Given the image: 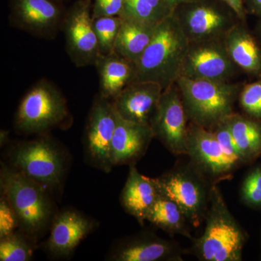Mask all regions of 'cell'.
Returning a JSON list of instances; mask_svg holds the SVG:
<instances>
[{
  "mask_svg": "<svg viewBox=\"0 0 261 261\" xmlns=\"http://www.w3.org/2000/svg\"><path fill=\"white\" fill-rule=\"evenodd\" d=\"M190 41L176 15L155 27L152 40L135 63L137 80L159 84L163 89L181 77Z\"/></svg>",
  "mask_w": 261,
  "mask_h": 261,
  "instance_id": "1",
  "label": "cell"
},
{
  "mask_svg": "<svg viewBox=\"0 0 261 261\" xmlns=\"http://www.w3.org/2000/svg\"><path fill=\"white\" fill-rule=\"evenodd\" d=\"M2 195L14 209L20 231L36 240L53 222V207L45 187L27 175L2 163Z\"/></svg>",
  "mask_w": 261,
  "mask_h": 261,
  "instance_id": "2",
  "label": "cell"
},
{
  "mask_svg": "<svg viewBox=\"0 0 261 261\" xmlns=\"http://www.w3.org/2000/svg\"><path fill=\"white\" fill-rule=\"evenodd\" d=\"M205 231L193 240V250L204 261H240L246 236L228 210L221 190L214 185L205 216Z\"/></svg>",
  "mask_w": 261,
  "mask_h": 261,
  "instance_id": "3",
  "label": "cell"
},
{
  "mask_svg": "<svg viewBox=\"0 0 261 261\" xmlns=\"http://www.w3.org/2000/svg\"><path fill=\"white\" fill-rule=\"evenodd\" d=\"M176 84L189 121L209 130L232 114L241 90L230 82L180 77Z\"/></svg>",
  "mask_w": 261,
  "mask_h": 261,
  "instance_id": "4",
  "label": "cell"
},
{
  "mask_svg": "<svg viewBox=\"0 0 261 261\" xmlns=\"http://www.w3.org/2000/svg\"><path fill=\"white\" fill-rule=\"evenodd\" d=\"M66 99L54 84L39 80L24 95L15 114V129L25 135L42 134L69 118Z\"/></svg>",
  "mask_w": 261,
  "mask_h": 261,
  "instance_id": "5",
  "label": "cell"
},
{
  "mask_svg": "<svg viewBox=\"0 0 261 261\" xmlns=\"http://www.w3.org/2000/svg\"><path fill=\"white\" fill-rule=\"evenodd\" d=\"M157 180L161 195L174 201L192 226H200L205 219L214 185L209 187V180L192 163L175 168Z\"/></svg>",
  "mask_w": 261,
  "mask_h": 261,
  "instance_id": "6",
  "label": "cell"
},
{
  "mask_svg": "<svg viewBox=\"0 0 261 261\" xmlns=\"http://www.w3.org/2000/svg\"><path fill=\"white\" fill-rule=\"evenodd\" d=\"M10 161L15 169L44 187L58 186L64 177V155L48 137L20 142L10 151Z\"/></svg>",
  "mask_w": 261,
  "mask_h": 261,
  "instance_id": "7",
  "label": "cell"
},
{
  "mask_svg": "<svg viewBox=\"0 0 261 261\" xmlns=\"http://www.w3.org/2000/svg\"><path fill=\"white\" fill-rule=\"evenodd\" d=\"M174 15L190 42L224 39L240 20L220 0H198L179 5Z\"/></svg>",
  "mask_w": 261,
  "mask_h": 261,
  "instance_id": "8",
  "label": "cell"
},
{
  "mask_svg": "<svg viewBox=\"0 0 261 261\" xmlns=\"http://www.w3.org/2000/svg\"><path fill=\"white\" fill-rule=\"evenodd\" d=\"M62 32L65 49L78 67L95 65L100 56L92 18V0H77L67 9Z\"/></svg>",
  "mask_w": 261,
  "mask_h": 261,
  "instance_id": "9",
  "label": "cell"
},
{
  "mask_svg": "<svg viewBox=\"0 0 261 261\" xmlns=\"http://www.w3.org/2000/svg\"><path fill=\"white\" fill-rule=\"evenodd\" d=\"M67 9L56 0H9V22L33 37L51 40L62 32Z\"/></svg>",
  "mask_w": 261,
  "mask_h": 261,
  "instance_id": "10",
  "label": "cell"
},
{
  "mask_svg": "<svg viewBox=\"0 0 261 261\" xmlns=\"http://www.w3.org/2000/svg\"><path fill=\"white\" fill-rule=\"evenodd\" d=\"M117 117L113 100L97 94L86 123L84 147L90 163L105 172L113 167L111 145Z\"/></svg>",
  "mask_w": 261,
  "mask_h": 261,
  "instance_id": "11",
  "label": "cell"
},
{
  "mask_svg": "<svg viewBox=\"0 0 261 261\" xmlns=\"http://www.w3.org/2000/svg\"><path fill=\"white\" fill-rule=\"evenodd\" d=\"M238 66L225 47L224 39L190 42L181 77L190 80L230 82Z\"/></svg>",
  "mask_w": 261,
  "mask_h": 261,
  "instance_id": "12",
  "label": "cell"
},
{
  "mask_svg": "<svg viewBox=\"0 0 261 261\" xmlns=\"http://www.w3.org/2000/svg\"><path fill=\"white\" fill-rule=\"evenodd\" d=\"M189 121L176 84L163 90L152 128L159 139L173 154L187 153Z\"/></svg>",
  "mask_w": 261,
  "mask_h": 261,
  "instance_id": "13",
  "label": "cell"
},
{
  "mask_svg": "<svg viewBox=\"0 0 261 261\" xmlns=\"http://www.w3.org/2000/svg\"><path fill=\"white\" fill-rule=\"evenodd\" d=\"M187 155L211 182L229 179L236 170L225 155L214 132L191 123L189 127Z\"/></svg>",
  "mask_w": 261,
  "mask_h": 261,
  "instance_id": "14",
  "label": "cell"
},
{
  "mask_svg": "<svg viewBox=\"0 0 261 261\" xmlns=\"http://www.w3.org/2000/svg\"><path fill=\"white\" fill-rule=\"evenodd\" d=\"M163 90L155 82L136 80L113 99V106L123 119L151 127Z\"/></svg>",
  "mask_w": 261,
  "mask_h": 261,
  "instance_id": "15",
  "label": "cell"
},
{
  "mask_svg": "<svg viewBox=\"0 0 261 261\" xmlns=\"http://www.w3.org/2000/svg\"><path fill=\"white\" fill-rule=\"evenodd\" d=\"M94 226V221L85 215L73 209H65L53 220L46 248L54 257L68 256Z\"/></svg>",
  "mask_w": 261,
  "mask_h": 261,
  "instance_id": "16",
  "label": "cell"
},
{
  "mask_svg": "<svg viewBox=\"0 0 261 261\" xmlns=\"http://www.w3.org/2000/svg\"><path fill=\"white\" fill-rule=\"evenodd\" d=\"M177 244L150 233H140L120 242L108 255L113 261L182 260Z\"/></svg>",
  "mask_w": 261,
  "mask_h": 261,
  "instance_id": "17",
  "label": "cell"
},
{
  "mask_svg": "<svg viewBox=\"0 0 261 261\" xmlns=\"http://www.w3.org/2000/svg\"><path fill=\"white\" fill-rule=\"evenodd\" d=\"M154 137L150 126L126 121L118 115L111 145L113 166L135 164L145 154Z\"/></svg>",
  "mask_w": 261,
  "mask_h": 261,
  "instance_id": "18",
  "label": "cell"
},
{
  "mask_svg": "<svg viewBox=\"0 0 261 261\" xmlns=\"http://www.w3.org/2000/svg\"><path fill=\"white\" fill-rule=\"evenodd\" d=\"M160 195L161 192L157 178L141 174L135 164L130 165L128 178L120 197V202L124 210L142 225Z\"/></svg>",
  "mask_w": 261,
  "mask_h": 261,
  "instance_id": "19",
  "label": "cell"
},
{
  "mask_svg": "<svg viewBox=\"0 0 261 261\" xmlns=\"http://www.w3.org/2000/svg\"><path fill=\"white\" fill-rule=\"evenodd\" d=\"M94 66L99 75V94L111 100L137 80L135 63L116 53L100 55Z\"/></svg>",
  "mask_w": 261,
  "mask_h": 261,
  "instance_id": "20",
  "label": "cell"
},
{
  "mask_svg": "<svg viewBox=\"0 0 261 261\" xmlns=\"http://www.w3.org/2000/svg\"><path fill=\"white\" fill-rule=\"evenodd\" d=\"M225 47L233 63L247 73H261V49L254 37L242 23L233 27L225 36Z\"/></svg>",
  "mask_w": 261,
  "mask_h": 261,
  "instance_id": "21",
  "label": "cell"
},
{
  "mask_svg": "<svg viewBox=\"0 0 261 261\" xmlns=\"http://www.w3.org/2000/svg\"><path fill=\"white\" fill-rule=\"evenodd\" d=\"M244 163L261 154V123L250 117L233 113L226 118Z\"/></svg>",
  "mask_w": 261,
  "mask_h": 261,
  "instance_id": "22",
  "label": "cell"
},
{
  "mask_svg": "<svg viewBox=\"0 0 261 261\" xmlns=\"http://www.w3.org/2000/svg\"><path fill=\"white\" fill-rule=\"evenodd\" d=\"M122 20L114 53L136 63L152 40L156 27Z\"/></svg>",
  "mask_w": 261,
  "mask_h": 261,
  "instance_id": "23",
  "label": "cell"
},
{
  "mask_svg": "<svg viewBox=\"0 0 261 261\" xmlns=\"http://www.w3.org/2000/svg\"><path fill=\"white\" fill-rule=\"evenodd\" d=\"M145 220L170 234L179 233L192 239L187 227L189 221L183 211L174 201L165 196H159Z\"/></svg>",
  "mask_w": 261,
  "mask_h": 261,
  "instance_id": "24",
  "label": "cell"
},
{
  "mask_svg": "<svg viewBox=\"0 0 261 261\" xmlns=\"http://www.w3.org/2000/svg\"><path fill=\"white\" fill-rule=\"evenodd\" d=\"M176 9L171 0H125L120 17L155 27L173 15Z\"/></svg>",
  "mask_w": 261,
  "mask_h": 261,
  "instance_id": "25",
  "label": "cell"
},
{
  "mask_svg": "<svg viewBox=\"0 0 261 261\" xmlns=\"http://www.w3.org/2000/svg\"><path fill=\"white\" fill-rule=\"evenodd\" d=\"M32 241V239L21 231L0 238V260H30L34 254Z\"/></svg>",
  "mask_w": 261,
  "mask_h": 261,
  "instance_id": "26",
  "label": "cell"
},
{
  "mask_svg": "<svg viewBox=\"0 0 261 261\" xmlns=\"http://www.w3.org/2000/svg\"><path fill=\"white\" fill-rule=\"evenodd\" d=\"M122 18L120 16L101 17L93 19V25L100 55H111L114 53Z\"/></svg>",
  "mask_w": 261,
  "mask_h": 261,
  "instance_id": "27",
  "label": "cell"
},
{
  "mask_svg": "<svg viewBox=\"0 0 261 261\" xmlns=\"http://www.w3.org/2000/svg\"><path fill=\"white\" fill-rule=\"evenodd\" d=\"M238 99L248 117L261 122V80L246 84L240 90Z\"/></svg>",
  "mask_w": 261,
  "mask_h": 261,
  "instance_id": "28",
  "label": "cell"
},
{
  "mask_svg": "<svg viewBox=\"0 0 261 261\" xmlns=\"http://www.w3.org/2000/svg\"><path fill=\"white\" fill-rule=\"evenodd\" d=\"M211 130L214 132L216 139L219 141L225 155L227 157L228 161L231 163L234 168L237 169L239 166L244 164L241 154L239 152L238 147L233 140L232 134L228 126L226 118Z\"/></svg>",
  "mask_w": 261,
  "mask_h": 261,
  "instance_id": "29",
  "label": "cell"
},
{
  "mask_svg": "<svg viewBox=\"0 0 261 261\" xmlns=\"http://www.w3.org/2000/svg\"><path fill=\"white\" fill-rule=\"evenodd\" d=\"M242 200L246 205L261 207V166L252 168L243 182Z\"/></svg>",
  "mask_w": 261,
  "mask_h": 261,
  "instance_id": "30",
  "label": "cell"
},
{
  "mask_svg": "<svg viewBox=\"0 0 261 261\" xmlns=\"http://www.w3.org/2000/svg\"><path fill=\"white\" fill-rule=\"evenodd\" d=\"M19 228V221L14 209L4 195L0 198V238L8 236Z\"/></svg>",
  "mask_w": 261,
  "mask_h": 261,
  "instance_id": "31",
  "label": "cell"
},
{
  "mask_svg": "<svg viewBox=\"0 0 261 261\" xmlns=\"http://www.w3.org/2000/svg\"><path fill=\"white\" fill-rule=\"evenodd\" d=\"M125 0H93L92 18L120 16L123 11Z\"/></svg>",
  "mask_w": 261,
  "mask_h": 261,
  "instance_id": "32",
  "label": "cell"
},
{
  "mask_svg": "<svg viewBox=\"0 0 261 261\" xmlns=\"http://www.w3.org/2000/svg\"><path fill=\"white\" fill-rule=\"evenodd\" d=\"M233 10L240 21L244 22L246 19V8L244 0H220Z\"/></svg>",
  "mask_w": 261,
  "mask_h": 261,
  "instance_id": "33",
  "label": "cell"
},
{
  "mask_svg": "<svg viewBox=\"0 0 261 261\" xmlns=\"http://www.w3.org/2000/svg\"><path fill=\"white\" fill-rule=\"evenodd\" d=\"M246 10L251 12L252 14L261 17V0H244Z\"/></svg>",
  "mask_w": 261,
  "mask_h": 261,
  "instance_id": "34",
  "label": "cell"
},
{
  "mask_svg": "<svg viewBox=\"0 0 261 261\" xmlns=\"http://www.w3.org/2000/svg\"><path fill=\"white\" fill-rule=\"evenodd\" d=\"M198 1V0H171L175 6L177 8L178 6L181 5L188 4V3H194V2Z\"/></svg>",
  "mask_w": 261,
  "mask_h": 261,
  "instance_id": "35",
  "label": "cell"
},
{
  "mask_svg": "<svg viewBox=\"0 0 261 261\" xmlns=\"http://www.w3.org/2000/svg\"><path fill=\"white\" fill-rule=\"evenodd\" d=\"M8 137H9V132H7L6 130H1V137H0V139H1V145L3 144V145H4L6 143Z\"/></svg>",
  "mask_w": 261,
  "mask_h": 261,
  "instance_id": "36",
  "label": "cell"
},
{
  "mask_svg": "<svg viewBox=\"0 0 261 261\" xmlns=\"http://www.w3.org/2000/svg\"><path fill=\"white\" fill-rule=\"evenodd\" d=\"M56 1L61 2V3H63V2L65 1V0H56Z\"/></svg>",
  "mask_w": 261,
  "mask_h": 261,
  "instance_id": "37",
  "label": "cell"
}]
</instances>
